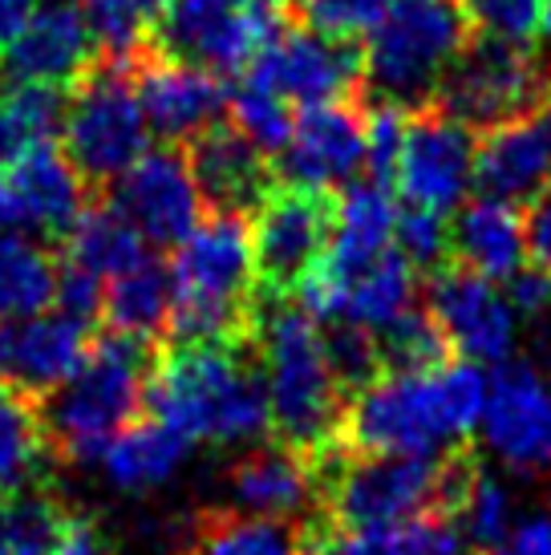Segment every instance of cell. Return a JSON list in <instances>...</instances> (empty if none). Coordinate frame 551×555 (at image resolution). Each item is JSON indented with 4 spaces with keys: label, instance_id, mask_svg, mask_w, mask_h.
<instances>
[{
    "label": "cell",
    "instance_id": "cell-1",
    "mask_svg": "<svg viewBox=\"0 0 551 555\" xmlns=\"http://www.w3.org/2000/svg\"><path fill=\"white\" fill-rule=\"evenodd\" d=\"M490 377L475 361H446L426 373H382L353 393L337 447L353 454H422L462 450L483 426Z\"/></svg>",
    "mask_w": 551,
    "mask_h": 555
},
{
    "label": "cell",
    "instance_id": "cell-2",
    "mask_svg": "<svg viewBox=\"0 0 551 555\" xmlns=\"http://www.w3.org/2000/svg\"><path fill=\"white\" fill-rule=\"evenodd\" d=\"M187 442L247 447L272 438V405L256 340L240 345H175L154 357L146 405Z\"/></svg>",
    "mask_w": 551,
    "mask_h": 555
},
{
    "label": "cell",
    "instance_id": "cell-3",
    "mask_svg": "<svg viewBox=\"0 0 551 555\" xmlns=\"http://www.w3.org/2000/svg\"><path fill=\"white\" fill-rule=\"evenodd\" d=\"M175 305L167 337L175 345H240L256 337L260 280L247 216L203 219L170 263Z\"/></svg>",
    "mask_w": 551,
    "mask_h": 555
},
{
    "label": "cell",
    "instance_id": "cell-4",
    "mask_svg": "<svg viewBox=\"0 0 551 555\" xmlns=\"http://www.w3.org/2000/svg\"><path fill=\"white\" fill-rule=\"evenodd\" d=\"M252 340L264 365L276 442L300 450L308 459L337 447L349 398L333 377L321 324L300 305H289V296L260 293V317Z\"/></svg>",
    "mask_w": 551,
    "mask_h": 555
},
{
    "label": "cell",
    "instance_id": "cell-5",
    "mask_svg": "<svg viewBox=\"0 0 551 555\" xmlns=\"http://www.w3.org/2000/svg\"><path fill=\"white\" fill-rule=\"evenodd\" d=\"M154 345L123 333H106L90 345L81 370L37 401L49 454L62 463H102L106 447L146 405Z\"/></svg>",
    "mask_w": 551,
    "mask_h": 555
},
{
    "label": "cell",
    "instance_id": "cell-6",
    "mask_svg": "<svg viewBox=\"0 0 551 555\" xmlns=\"http://www.w3.org/2000/svg\"><path fill=\"white\" fill-rule=\"evenodd\" d=\"M471 16L459 0H389L385 16L366 33V86L377 106L426 109L450 62L471 41Z\"/></svg>",
    "mask_w": 551,
    "mask_h": 555
},
{
    "label": "cell",
    "instance_id": "cell-7",
    "mask_svg": "<svg viewBox=\"0 0 551 555\" xmlns=\"http://www.w3.org/2000/svg\"><path fill=\"white\" fill-rule=\"evenodd\" d=\"M443 459L422 454H353L329 447L317 454L324 524L349 531H389L422 515H438Z\"/></svg>",
    "mask_w": 551,
    "mask_h": 555
},
{
    "label": "cell",
    "instance_id": "cell-8",
    "mask_svg": "<svg viewBox=\"0 0 551 555\" xmlns=\"http://www.w3.org/2000/svg\"><path fill=\"white\" fill-rule=\"evenodd\" d=\"M65 155L90 186H110L146 155L151 126L134 90V53H102L69 90Z\"/></svg>",
    "mask_w": 551,
    "mask_h": 555
},
{
    "label": "cell",
    "instance_id": "cell-9",
    "mask_svg": "<svg viewBox=\"0 0 551 555\" xmlns=\"http://www.w3.org/2000/svg\"><path fill=\"white\" fill-rule=\"evenodd\" d=\"M292 21V0H167L146 46L228 78L244 74L264 49L276 46Z\"/></svg>",
    "mask_w": 551,
    "mask_h": 555
},
{
    "label": "cell",
    "instance_id": "cell-10",
    "mask_svg": "<svg viewBox=\"0 0 551 555\" xmlns=\"http://www.w3.org/2000/svg\"><path fill=\"white\" fill-rule=\"evenodd\" d=\"M551 86V65H543L531 46H515L503 37L471 33V41L450 62L443 86L434 93V109H443L475 134L520 122L543 102Z\"/></svg>",
    "mask_w": 551,
    "mask_h": 555
},
{
    "label": "cell",
    "instance_id": "cell-11",
    "mask_svg": "<svg viewBox=\"0 0 551 555\" xmlns=\"http://www.w3.org/2000/svg\"><path fill=\"white\" fill-rule=\"evenodd\" d=\"M337 195L308 186L276 183L272 195L252 216V251L264 296H289L321 263L333 240Z\"/></svg>",
    "mask_w": 551,
    "mask_h": 555
},
{
    "label": "cell",
    "instance_id": "cell-12",
    "mask_svg": "<svg viewBox=\"0 0 551 555\" xmlns=\"http://www.w3.org/2000/svg\"><path fill=\"white\" fill-rule=\"evenodd\" d=\"M244 81L284 98L289 106L353 102L366 86V57L357 41L292 25L276 46L247 65Z\"/></svg>",
    "mask_w": 551,
    "mask_h": 555
},
{
    "label": "cell",
    "instance_id": "cell-13",
    "mask_svg": "<svg viewBox=\"0 0 551 555\" xmlns=\"http://www.w3.org/2000/svg\"><path fill=\"white\" fill-rule=\"evenodd\" d=\"M90 183L53 139L29 142L0 175V232L65 240L90 207Z\"/></svg>",
    "mask_w": 551,
    "mask_h": 555
},
{
    "label": "cell",
    "instance_id": "cell-14",
    "mask_svg": "<svg viewBox=\"0 0 551 555\" xmlns=\"http://www.w3.org/2000/svg\"><path fill=\"white\" fill-rule=\"evenodd\" d=\"M426 309L443 328L450 353H459L462 361L495 370L515 353L520 312L511 309V300L495 280L475 276L462 263H446L430 276Z\"/></svg>",
    "mask_w": 551,
    "mask_h": 555
},
{
    "label": "cell",
    "instance_id": "cell-15",
    "mask_svg": "<svg viewBox=\"0 0 551 555\" xmlns=\"http://www.w3.org/2000/svg\"><path fill=\"white\" fill-rule=\"evenodd\" d=\"M478 134L443 109H418L406 122L398 179L394 191L413 207L430 211H454L466 203V191L475 186Z\"/></svg>",
    "mask_w": 551,
    "mask_h": 555
},
{
    "label": "cell",
    "instance_id": "cell-16",
    "mask_svg": "<svg viewBox=\"0 0 551 555\" xmlns=\"http://www.w3.org/2000/svg\"><path fill=\"white\" fill-rule=\"evenodd\" d=\"M487 450L515 475L551 470V382L536 361H503L490 373L483 410Z\"/></svg>",
    "mask_w": 551,
    "mask_h": 555
},
{
    "label": "cell",
    "instance_id": "cell-17",
    "mask_svg": "<svg viewBox=\"0 0 551 555\" xmlns=\"http://www.w3.org/2000/svg\"><path fill=\"white\" fill-rule=\"evenodd\" d=\"M110 203L134 223L151 247H179L203 223V195L179 146L146 151L106 186Z\"/></svg>",
    "mask_w": 551,
    "mask_h": 555
},
{
    "label": "cell",
    "instance_id": "cell-18",
    "mask_svg": "<svg viewBox=\"0 0 551 555\" xmlns=\"http://www.w3.org/2000/svg\"><path fill=\"white\" fill-rule=\"evenodd\" d=\"M134 90L146 126L163 139V146H187L203 130L223 122L231 109V90L219 74L175 62L151 46L134 49Z\"/></svg>",
    "mask_w": 551,
    "mask_h": 555
},
{
    "label": "cell",
    "instance_id": "cell-19",
    "mask_svg": "<svg viewBox=\"0 0 551 555\" xmlns=\"http://www.w3.org/2000/svg\"><path fill=\"white\" fill-rule=\"evenodd\" d=\"M276 175L308 191H341L366 167V118L357 102H321L300 106L292 139L280 151Z\"/></svg>",
    "mask_w": 551,
    "mask_h": 555
},
{
    "label": "cell",
    "instance_id": "cell-20",
    "mask_svg": "<svg viewBox=\"0 0 551 555\" xmlns=\"http://www.w3.org/2000/svg\"><path fill=\"white\" fill-rule=\"evenodd\" d=\"M90 345V324L74 321L65 312L0 321V382L41 401L81 370Z\"/></svg>",
    "mask_w": 551,
    "mask_h": 555
},
{
    "label": "cell",
    "instance_id": "cell-21",
    "mask_svg": "<svg viewBox=\"0 0 551 555\" xmlns=\"http://www.w3.org/2000/svg\"><path fill=\"white\" fill-rule=\"evenodd\" d=\"M183 155L200 183L203 203L215 216H256L260 203L280 183L272 158L235 122H215L200 139L187 142Z\"/></svg>",
    "mask_w": 551,
    "mask_h": 555
},
{
    "label": "cell",
    "instance_id": "cell-22",
    "mask_svg": "<svg viewBox=\"0 0 551 555\" xmlns=\"http://www.w3.org/2000/svg\"><path fill=\"white\" fill-rule=\"evenodd\" d=\"M98 62V37L86 13L69 0H49L46 9H33L25 29L4 49V74L16 81H41L57 90H74L86 69Z\"/></svg>",
    "mask_w": 551,
    "mask_h": 555
},
{
    "label": "cell",
    "instance_id": "cell-23",
    "mask_svg": "<svg viewBox=\"0 0 551 555\" xmlns=\"http://www.w3.org/2000/svg\"><path fill=\"white\" fill-rule=\"evenodd\" d=\"M228 491L235 507L264 519H296L308 511H321V478L317 459L300 450L272 442V447L244 450L228 466Z\"/></svg>",
    "mask_w": 551,
    "mask_h": 555
},
{
    "label": "cell",
    "instance_id": "cell-24",
    "mask_svg": "<svg viewBox=\"0 0 551 555\" xmlns=\"http://www.w3.org/2000/svg\"><path fill=\"white\" fill-rule=\"evenodd\" d=\"M551 183V139L536 114L487 130L478 139L475 186L478 195L503 203H531Z\"/></svg>",
    "mask_w": 551,
    "mask_h": 555
},
{
    "label": "cell",
    "instance_id": "cell-25",
    "mask_svg": "<svg viewBox=\"0 0 551 555\" xmlns=\"http://www.w3.org/2000/svg\"><path fill=\"white\" fill-rule=\"evenodd\" d=\"M450 263H462L495 284L515 276L527 263V232H523L520 207L487 199V195L462 203L450 223Z\"/></svg>",
    "mask_w": 551,
    "mask_h": 555
},
{
    "label": "cell",
    "instance_id": "cell-26",
    "mask_svg": "<svg viewBox=\"0 0 551 555\" xmlns=\"http://www.w3.org/2000/svg\"><path fill=\"white\" fill-rule=\"evenodd\" d=\"M187 450L191 442L179 430H170L167 422H158V417L138 422L134 417L102 454V475L114 491L151 494L183 470Z\"/></svg>",
    "mask_w": 551,
    "mask_h": 555
},
{
    "label": "cell",
    "instance_id": "cell-27",
    "mask_svg": "<svg viewBox=\"0 0 551 555\" xmlns=\"http://www.w3.org/2000/svg\"><path fill=\"white\" fill-rule=\"evenodd\" d=\"M170 305H175L170 263H163L158 256H146L142 263L126 268L123 276L106 280L102 321L110 324V333L158 345L170 328Z\"/></svg>",
    "mask_w": 551,
    "mask_h": 555
},
{
    "label": "cell",
    "instance_id": "cell-28",
    "mask_svg": "<svg viewBox=\"0 0 551 555\" xmlns=\"http://www.w3.org/2000/svg\"><path fill=\"white\" fill-rule=\"evenodd\" d=\"M65 244V263H77L93 272L98 280L123 276L126 268H134L151 256V244L142 240L134 223L114 207V203H90L77 223L69 228Z\"/></svg>",
    "mask_w": 551,
    "mask_h": 555
},
{
    "label": "cell",
    "instance_id": "cell-29",
    "mask_svg": "<svg viewBox=\"0 0 551 555\" xmlns=\"http://www.w3.org/2000/svg\"><path fill=\"white\" fill-rule=\"evenodd\" d=\"M183 555H305V531H296L289 519L207 511L187 527Z\"/></svg>",
    "mask_w": 551,
    "mask_h": 555
},
{
    "label": "cell",
    "instance_id": "cell-30",
    "mask_svg": "<svg viewBox=\"0 0 551 555\" xmlns=\"http://www.w3.org/2000/svg\"><path fill=\"white\" fill-rule=\"evenodd\" d=\"M62 263L41 240L0 232V321H29L57 305Z\"/></svg>",
    "mask_w": 551,
    "mask_h": 555
},
{
    "label": "cell",
    "instance_id": "cell-31",
    "mask_svg": "<svg viewBox=\"0 0 551 555\" xmlns=\"http://www.w3.org/2000/svg\"><path fill=\"white\" fill-rule=\"evenodd\" d=\"M413 305H418V272L398 247H385L366 272L349 280L333 321H357L369 333H382L385 324L406 317Z\"/></svg>",
    "mask_w": 551,
    "mask_h": 555
},
{
    "label": "cell",
    "instance_id": "cell-32",
    "mask_svg": "<svg viewBox=\"0 0 551 555\" xmlns=\"http://www.w3.org/2000/svg\"><path fill=\"white\" fill-rule=\"evenodd\" d=\"M49 442L37 417V401L0 382V499L41 482Z\"/></svg>",
    "mask_w": 551,
    "mask_h": 555
},
{
    "label": "cell",
    "instance_id": "cell-33",
    "mask_svg": "<svg viewBox=\"0 0 551 555\" xmlns=\"http://www.w3.org/2000/svg\"><path fill=\"white\" fill-rule=\"evenodd\" d=\"M377 337V353H382L385 373H426L450 361V345H446L438 321L430 317L426 305H413L406 317L385 324Z\"/></svg>",
    "mask_w": 551,
    "mask_h": 555
},
{
    "label": "cell",
    "instance_id": "cell-34",
    "mask_svg": "<svg viewBox=\"0 0 551 555\" xmlns=\"http://www.w3.org/2000/svg\"><path fill=\"white\" fill-rule=\"evenodd\" d=\"M454 524L462 527V535L471 540L475 552H490L495 543L507 540V531L515 527V499L499 478L490 475L487 466H478L471 491L462 499Z\"/></svg>",
    "mask_w": 551,
    "mask_h": 555
},
{
    "label": "cell",
    "instance_id": "cell-35",
    "mask_svg": "<svg viewBox=\"0 0 551 555\" xmlns=\"http://www.w3.org/2000/svg\"><path fill=\"white\" fill-rule=\"evenodd\" d=\"M163 9L167 0H81V13L102 53H134L138 46H146Z\"/></svg>",
    "mask_w": 551,
    "mask_h": 555
},
{
    "label": "cell",
    "instance_id": "cell-36",
    "mask_svg": "<svg viewBox=\"0 0 551 555\" xmlns=\"http://www.w3.org/2000/svg\"><path fill=\"white\" fill-rule=\"evenodd\" d=\"M321 337H324L329 365H333V377L341 382L345 398L361 393L369 382H377L385 373L382 353H377V337H373L369 328H361L357 321H324Z\"/></svg>",
    "mask_w": 551,
    "mask_h": 555
},
{
    "label": "cell",
    "instance_id": "cell-37",
    "mask_svg": "<svg viewBox=\"0 0 551 555\" xmlns=\"http://www.w3.org/2000/svg\"><path fill=\"white\" fill-rule=\"evenodd\" d=\"M231 122L240 126L264 155L272 158L289 146L296 114H292V106L284 98H276V93L260 90L252 81H240V90L231 93Z\"/></svg>",
    "mask_w": 551,
    "mask_h": 555
},
{
    "label": "cell",
    "instance_id": "cell-38",
    "mask_svg": "<svg viewBox=\"0 0 551 555\" xmlns=\"http://www.w3.org/2000/svg\"><path fill=\"white\" fill-rule=\"evenodd\" d=\"M394 247L413 263V272L434 276L438 268L450 263V223L443 211L430 207H413L406 203L398 211V228H394Z\"/></svg>",
    "mask_w": 551,
    "mask_h": 555
},
{
    "label": "cell",
    "instance_id": "cell-39",
    "mask_svg": "<svg viewBox=\"0 0 551 555\" xmlns=\"http://www.w3.org/2000/svg\"><path fill=\"white\" fill-rule=\"evenodd\" d=\"M389 555H475V547L450 515H422L389 527Z\"/></svg>",
    "mask_w": 551,
    "mask_h": 555
},
{
    "label": "cell",
    "instance_id": "cell-40",
    "mask_svg": "<svg viewBox=\"0 0 551 555\" xmlns=\"http://www.w3.org/2000/svg\"><path fill=\"white\" fill-rule=\"evenodd\" d=\"M13 118L21 122V130L29 134V142L53 139L65 122V106L69 98L57 86H41V81H16V90L4 98Z\"/></svg>",
    "mask_w": 551,
    "mask_h": 555
},
{
    "label": "cell",
    "instance_id": "cell-41",
    "mask_svg": "<svg viewBox=\"0 0 551 555\" xmlns=\"http://www.w3.org/2000/svg\"><path fill=\"white\" fill-rule=\"evenodd\" d=\"M406 109L398 106H373L366 118V167L369 179L382 186H394L398 179L401 142H406Z\"/></svg>",
    "mask_w": 551,
    "mask_h": 555
},
{
    "label": "cell",
    "instance_id": "cell-42",
    "mask_svg": "<svg viewBox=\"0 0 551 555\" xmlns=\"http://www.w3.org/2000/svg\"><path fill=\"white\" fill-rule=\"evenodd\" d=\"M539 4L543 0H462V9L478 33L503 37L515 46H531L539 29Z\"/></svg>",
    "mask_w": 551,
    "mask_h": 555
},
{
    "label": "cell",
    "instance_id": "cell-43",
    "mask_svg": "<svg viewBox=\"0 0 551 555\" xmlns=\"http://www.w3.org/2000/svg\"><path fill=\"white\" fill-rule=\"evenodd\" d=\"M305 555H389V531H349L317 519L305 531Z\"/></svg>",
    "mask_w": 551,
    "mask_h": 555
},
{
    "label": "cell",
    "instance_id": "cell-44",
    "mask_svg": "<svg viewBox=\"0 0 551 555\" xmlns=\"http://www.w3.org/2000/svg\"><path fill=\"white\" fill-rule=\"evenodd\" d=\"M102 300H106V280L62 260V280H57V312L74 317L81 324L102 321Z\"/></svg>",
    "mask_w": 551,
    "mask_h": 555
},
{
    "label": "cell",
    "instance_id": "cell-45",
    "mask_svg": "<svg viewBox=\"0 0 551 555\" xmlns=\"http://www.w3.org/2000/svg\"><path fill=\"white\" fill-rule=\"evenodd\" d=\"M49 555H118V547H114V540L106 535V527L98 524L93 515L65 511Z\"/></svg>",
    "mask_w": 551,
    "mask_h": 555
},
{
    "label": "cell",
    "instance_id": "cell-46",
    "mask_svg": "<svg viewBox=\"0 0 551 555\" xmlns=\"http://www.w3.org/2000/svg\"><path fill=\"white\" fill-rule=\"evenodd\" d=\"M507 300L520 317H543L551 309V272L536 268V263H523L511 280H503Z\"/></svg>",
    "mask_w": 551,
    "mask_h": 555
},
{
    "label": "cell",
    "instance_id": "cell-47",
    "mask_svg": "<svg viewBox=\"0 0 551 555\" xmlns=\"http://www.w3.org/2000/svg\"><path fill=\"white\" fill-rule=\"evenodd\" d=\"M523 232H527V263L551 272V183L527 203V211H523Z\"/></svg>",
    "mask_w": 551,
    "mask_h": 555
},
{
    "label": "cell",
    "instance_id": "cell-48",
    "mask_svg": "<svg viewBox=\"0 0 551 555\" xmlns=\"http://www.w3.org/2000/svg\"><path fill=\"white\" fill-rule=\"evenodd\" d=\"M483 555H551V515H536V519L515 524L503 543H495Z\"/></svg>",
    "mask_w": 551,
    "mask_h": 555
},
{
    "label": "cell",
    "instance_id": "cell-49",
    "mask_svg": "<svg viewBox=\"0 0 551 555\" xmlns=\"http://www.w3.org/2000/svg\"><path fill=\"white\" fill-rule=\"evenodd\" d=\"M25 146H29V134H25V130H21V122L13 118L9 102H0V175L9 170V163H13Z\"/></svg>",
    "mask_w": 551,
    "mask_h": 555
},
{
    "label": "cell",
    "instance_id": "cell-50",
    "mask_svg": "<svg viewBox=\"0 0 551 555\" xmlns=\"http://www.w3.org/2000/svg\"><path fill=\"white\" fill-rule=\"evenodd\" d=\"M33 9H37V0H0V53L13 46L16 33L25 29Z\"/></svg>",
    "mask_w": 551,
    "mask_h": 555
},
{
    "label": "cell",
    "instance_id": "cell-51",
    "mask_svg": "<svg viewBox=\"0 0 551 555\" xmlns=\"http://www.w3.org/2000/svg\"><path fill=\"white\" fill-rule=\"evenodd\" d=\"M539 29H543V37L551 41V0H543V4H539Z\"/></svg>",
    "mask_w": 551,
    "mask_h": 555
},
{
    "label": "cell",
    "instance_id": "cell-52",
    "mask_svg": "<svg viewBox=\"0 0 551 555\" xmlns=\"http://www.w3.org/2000/svg\"><path fill=\"white\" fill-rule=\"evenodd\" d=\"M0 555H9V540H4V527H0Z\"/></svg>",
    "mask_w": 551,
    "mask_h": 555
},
{
    "label": "cell",
    "instance_id": "cell-53",
    "mask_svg": "<svg viewBox=\"0 0 551 555\" xmlns=\"http://www.w3.org/2000/svg\"><path fill=\"white\" fill-rule=\"evenodd\" d=\"M548 382H551V361H548Z\"/></svg>",
    "mask_w": 551,
    "mask_h": 555
}]
</instances>
